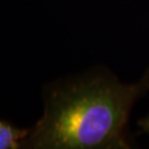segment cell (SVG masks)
<instances>
[{
	"instance_id": "1",
	"label": "cell",
	"mask_w": 149,
	"mask_h": 149,
	"mask_svg": "<svg viewBox=\"0 0 149 149\" xmlns=\"http://www.w3.org/2000/svg\"><path fill=\"white\" fill-rule=\"evenodd\" d=\"M148 91L149 70L135 84L120 83L104 73L56 83L45 92L44 112L22 148H130L129 115Z\"/></svg>"
},
{
	"instance_id": "3",
	"label": "cell",
	"mask_w": 149,
	"mask_h": 149,
	"mask_svg": "<svg viewBox=\"0 0 149 149\" xmlns=\"http://www.w3.org/2000/svg\"><path fill=\"white\" fill-rule=\"evenodd\" d=\"M138 126L141 128V130L144 133L149 135V114L144 118H141L140 120H138Z\"/></svg>"
},
{
	"instance_id": "2",
	"label": "cell",
	"mask_w": 149,
	"mask_h": 149,
	"mask_svg": "<svg viewBox=\"0 0 149 149\" xmlns=\"http://www.w3.org/2000/svg\"><path fill=\"white\" fill-rule=\"evenodd\" d=\"M29 129H20L0 120V149L22 148Z\"/></svg>"
}]
</instances>
